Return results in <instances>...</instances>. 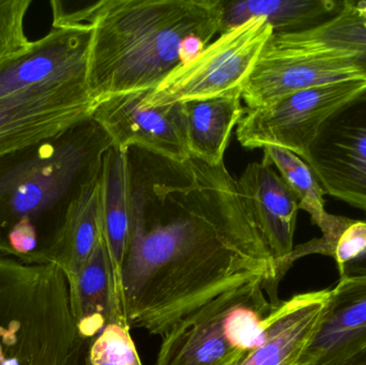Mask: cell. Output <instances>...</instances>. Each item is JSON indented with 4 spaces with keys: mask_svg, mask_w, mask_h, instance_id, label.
I'll use <instances>...</instances> for the list:
<instances>
[{
    "mask_svg": "<svg viewBox=\"0 0 366 365\" xmlns=\"http://www.w3.org/2000/svg\"><path fill=\"white\" fill-rule=\"evenodd\" d=\"M145 92L103 101L92 120L107 133L116 149L127 151L135 147L174 162L189 160L182 103L150 106L143 102Z\"/></svg>",
    "mask_w": 366,
    "mask_h": 365,
    "instance_id": "11",
    "label": "cell"
},
{
    "mask_svg": "<svg viewBox=\"0 0 366 365\" xmlns=\"http://www.w3.org/2000/svg\"><path fill=\"white\" fill-rule=\"evenodd\" d=\"M103 238L113 274L114 297L122 314V271L128 252L131 226V179L129 154L111 146L101 164Z\"/></svg>",
    "mask_w": 366,
    "mask_h": 365,
    "instance_id": "16",
    "label": "cell"
},
{
    "mask_svg": "<svg viewBox=\"0 0 366 365\" xmlns=\"http://www.w3.org/2000/svg\"><path fill=\"white\" fill-rule=\"evenodd\" d=\"M303 161L326 194L366 214V91L322 124Z\"/></svg>",
    "mask_w": 366,
    "mask_h": 365,
    "instance_id": "10",
    "label": "cell"
},
{
    "mask_svg": "<svg viewBox=\"0 0 366 365\" xmlns=\"http://www.w3.org/2000/svg\"><path fill=\"white\" fill-rule=\"evenodd\" d=\"M262 159L268 161L279 171L282 179L298 201L299 209L311 216L312 223L320 229L330 220L332 214L325 208V192L311 167L294 152L284 148H262Z\"/></svg>",
    "mask_w": 366,
    "mask_h": 365,
    "instance_id": "22",
    "label": "cell"
},
{
    "mask_svg": "<svg viewBox=\"0 0 366 365\" xmlns=\"http://www.w3.org/2000/svg\"><path fill=\"white\" fill-rule=\"evenodd\" d=\"M335 0H241L224 1L222 32L242 25L254 17H264L273 32L311 29L341 8Z\"/></svg>",
    "mask_w": 366,
    "mask_h": 365,
    "instance_id": "19",
    "label": "cell"
},
{
    "mask_svg": "<svg viewBox=\"0 0 366 365\" xmlns=\"http://www.w3.org/2000/svg\"><path fill=\"white\" fill-rule=\"evenodd\" d=\"M366 347V276H342L298 365H327Z\"/></svg>",
    "mask_w": 366,
    "mask_h": 365,
    "instance_id": "13",
    "label": "cell"
},
{
    "mask_svg": "<svg viewBox=\"0 0 366 365\" xmlns=\"http://www.w3.org/2000/svg\"><path fill=\"white\" fill-rule=\"evenodd\" d=\"M31 0H0V66L30 44L25 19Z\"/></svg>",
    "mask_w": 366,
    "mask_h": 365,
    "instance_id": "24",
    "label": "cell"
},
{
    "mask_svg": "<svg viewBox=\"0 0 366 365\" xmlns=\"http://www.w3.org/2000/svg\"><path fill=\"white\" fill-rule=\"evenodd\" d=\"M277 34L299 44L348 54L359 76L366 81V1L344 0L337 13L316 27Z\"/></svg>",
    "mask_w": 366,
    "mask_h": 365,
    "instance_id": "21",
    "label": "cell"
},
{
    "mask_svg": "<svg viewBox=\"0 0 366 365\" xmlns=\"http://www.w3.org/2000/svg\"><path fill=\"white\" fill-rule=\"evenodd\" d=\"M327 365H366V347L340 361Z\"/></svg>",
    "mask_w": 366,
    "mask_h": 365,
    "instance_id": "27",
    "label": "cell"
},
{
    "mask_svg": "<svg viewBox=\"0 0 366 365\" xmlns=\"http://www.w3.org/2000/svg\"><path fill=\"white\" fill-rule=\"evenodd\" d=\"M111 146L92 118L0 158V253L57 264L73 204Z\"/></svg>",
    "mask_w": 366,
    "mask_h": 365,
    "instance_id": "3",
    "label": "cell"
},
{
    "mask_svg": "<svg viewBox=\"0 0 366 365\" xmlns=\"http://www.w3.org/2000/svg\"><path fill=\"white\" fill-rule=\"evenodd\" d=\"M238 182L277 271L295 248L298 201L274 166L264 159L249 163Z\"/></svg>",
    "mask_w": 366,
    "mask_h": 365,
    "instance_id": "14",
    "label": "cell"
},
{
    "mask_svg": "<svg viewBox=\"0 0 366 365\" xmlns=\"http://www.w3.org/2000/svg\"><path fill=\"white\" fill-rule=\"evenodd\" d=\"M366 91L365 79H345L295 92L258 109H244L237 128L243 148L274 146L305 158L320 126L348 101Z\"/></svg>",
    "mask_w": 366,
    "mask_h": 365,
    "instance_id": "8",
    "label": "cell"
},
{
    "mask_svg": "<svg viewBox=\"0 0 366 365\" xmlns=\"http://www.w3.org/2000/svg\"><path fill=\"white\" fill-rule=\"evenodd\" d=\"M273 29L264 17L219 34L191 62L171 73L143 102L164 106L217 96H240Z\"/></svg>",
    "mask_w": 366,
    "mask_h": 365,
    "instance_id": "6",
    "label": "cell"
},
{
    "mask_svg": "<svg viewBox=\"0 0 366 365\" xmlns=\"http://www.w3.org/2000/svg\"><path fill=\"white\" fill-rule=\"evenodd\" d=\"M356 77L360 76L348 54L299 44L273 32L262 49L241 98L247 109H258L307 88Z\"/></svg>",
    "mask_w": 366,
    "mask_h": 365,
    "instance_id": "9",
    "label": "cell"
},
{
    "mask_svg": "<svg viewBox=\"0 0 366 365\" xmlns=\"http://www.w3.org/2000/svg\"><path fill=\"white\" fill-rule=\"evenodd\" d=\"M71 365H143L131 329L113 321L92 338L77 336Z\"/></svg>",
    "mask_w": 366,
    "mask_h": 365,
    "instance_id": "23",
    "label": "cell"
},
{
    "mask_svg": "<svg viewBox=\"0 0 366 365\" xmlns=\"http://www.w3.org/2000/svg\"><path fill=\"white\" fill-rule=\"evenodd\" d=\"M76 339L61 267L0 253V365H71Z\"/></svg>",
    "mask_w": 366,
    "mask_h": 365,
    "instance_id": "4",
    "label": "cell"
},
{
    "mask_svg": "<svg viewBox=\"0 0 366 365\" xmlns=\"http://www.w3.org/2000/svg\"><path fill=\"white\" fill-rule=\"evenodd\" d=\"M330 291L298 294L275 306L259 344L239 365H298L320 326Z\"/></svg>",
    "mask_w": 366,
    "mask_h": 365,
    "instance_id": "15",
    "label": "cell"
},
{
    "mask_svg": "<svg viewBox=\"0 0 366 365\" xmlns=\"http://www.w3.org/2000/svg\"><path fill=\"white\" fill-rule=\"evenodd\" d=\"M366 249V220H354V222L342 234L335 252L339 271L343 269L348 261L365 252Z\"/></svg>",
    "mask_w": 366,
    "mask_h": 365,
    "instance_id": "25",
    "label": "cell"
},
{
    "mask_svg": "<svg viewBox=\"0 0 366 365\" xmlns=\"http://www.w3.org/2000/svg\"><path fill=\"white\" fill-rule=\"evenodd\" d=\"M102 164V163H101ZM103 238L101 169L81 189L73 204L57 265L72 280Z\"/></svg>",
    "mask_w": 366,
    "mask_h": 365,
    "instance_id": "20",
    "label": "cell"
},
{
    "mask_svg": "<svg viewBox=\"0 0 366 365\" xmlns=\"http://www.w3.org/2000/svg\"><path fill=\"white\" fill-rule=\"evenodd\" d=\"M87 71L51 79L0 100V158L54 139L92 119L98 102Z\"/></svg>",
    "mask_w": 366,
    "mask_h": 365,
    "instance_id": "7",
    "label": "cell"
},
{
    "mask_svg": "<svg viewBox=\"0 0 366 365\" xmlns=\"http://www.w3.org/2000/svg\"><path fill=\"white\" fill-rule=\"evenodd\" d=\"M266 279L222 294L162 336L156 365H239L259 344L273 310Z\"/></svg>",
    "mask_w": 366,
    "mask_h": 365,
    "instance_id": "5",
    "label": "cell"
},
{
    "mask_svg": "<svg viewBox=\"0 0 366 365\" xmlns=\"http://www.w3.org/2000/svg\"><path fill=\"white\" fill-rule=\"evenodd\" d=\"M131 226L122 271L130 329L160 336L226 291L266 279L281 300L275 265L244 194L225 164L167 160L128 150Z\"/></svg>",
    "mask_w": 366,
    "mask_h": 365,
    "instance_id": "1",
    "label": "cell"
},
{
    "mask_svg": "<svg viewBox=\"0 0 366 365\" xmlns=\"http://www.w3.org/2000/svg\"><path fill=\"white\" fill-rule=\"evenodd\" d=\"M92 28L71 24L51 28L0 66V100L31 86L88 70Z\"/></svg>",
    "mask_w": 366,
    "mask_h": 365,
    "instance_id": "12",
    "label": "cell"
},
{
    "mask_svg": "<svg viewBox=\"0 0 366 365\" xmlns=\"http://www.w3.org/2000/svg\"><path fill=\"white\" fill-rule=\"evenodd\" d=\"M224 0L83 2L79 24L92 26L88 88L98 102L152 91L191 62L221 31Z\"/></svg>",
    "mask_w": 366,
    "mask_h": 365,
    "instance_id": "2",
    "label": "cell"
},
{
    "mask_svg": "<svg viewBox=\"0 0 366 365\" xmlns=\"http://www.w3.org/2000/svg\"><path fill=\"white\" fill-rule=\"evenodd\" d=\"M342 276H366V249L365 252L352 261H348L343 269L340 271Z\"/></svg>",
    "mask_w": 366,
    "mask_h": 365,
    "instance_id": "26",
    "label": "cell"
},
{
    "mask_svg": "<svg viewBox=\"0 0 366 365\" xmlns=\"http://www.w3.org/2000/svg\"><path fill=\"white\" fill-rule=\"evenodd\" d=\"M69 285L77 336L92 338L109 323H124L115 304L111 261L104 238Z\"/></svg>",
    "mask_w": 366,
    "mask_h": 365,
    "instance_id": "17",
    "label": "cell"
},
{
    "mask_svg": "<svg viewBox=\"0 0 366 365\" xmlns=\"http://www.w3.org/2000/svg\"><path fill=\"white\" fill-rule=\"evenodd\" d=\"M241 99L225 96L182 103L191 156L212 166L224 163L230 135L244 113Z\"/></svg>",
    "mask_w": 366,
    "mask_h": 365,
    "instance_id": "18",
    "label": "cell"
}]
</instances>
